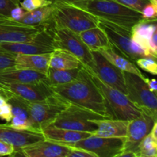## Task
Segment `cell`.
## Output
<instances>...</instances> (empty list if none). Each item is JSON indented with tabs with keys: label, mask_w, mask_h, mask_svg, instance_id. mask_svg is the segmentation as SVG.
Listing matches in <instances>:
<instances>
[{
	"label": "cell",
	"mask_w": 157,
	"mask_h": 157,
	"mask_svg": "<svg viewBox=\"0 0 157 157\" xmlns=\"http://www.w3.org/2000/svg\"><path fill=\"white\" fill-rule=\"evenodd\" d=\"M156 122L151 117L143 112L136 119L129 121L124 152H133L136 154L140 142L150 133Z\"/></svg>",
	"instance_id": "obj_15"
},
{
	"label": "cell",
	"mask_w": 157,
	"mask_h": 157,
	"mask_svg": "<svg viewBox=\"0 0 157 157\" xmlns=\"http://www.w3.org/2000/svg\"><path fill=\"white\" fill-rule=\"evenodd\" d=\"M43 26H30L14 21L10 17L0 15V44L30 41Z\"/></svg>",
	"instance_id": "obj_13"
},
{
	"label": "cell",
	"mask_w": 157,
	"mask_h": 157,
	"mask_svg": "<svg viewBox=\"0 0 157 157\" xmlns=\"http://www.w3.org/2000/svg\"><path fill=\"white\" fill-rule=\"evenodd\" d=\"M51 53L36 55H17L15 58V69H27L46 74L49 69Z\"/></svg>",
	"instance_id": "obj_22"
},
{
	"label": "cell",
	"mask_w": 157,
	"mask_h": 157,
	"mask_svg": "<svg viewBox=\"0 0 157 157\" xmlns=\"http://www.w3.org/2000/svg\"><path fill=\"white\" fill-rule=\"evenodd\" d=\"M0 94H3V93L1 91V90H0ZM3 95H4V94H3ZM5 98H6V97H5Z\"/></svg>",
	"instance_id": "obj_46"
},
{
	"label": "cell",
	"mask_w": 157,
	"mask_h": 157,
	"mask_svg": "<svg viewBox=\"0 0 157 157\" xmlns=\"http://www.w3.org/2000/svg\"><path fill=\"white\" fill-rule=\"evenodd\" d=\"M54 48L67 51L75 55L87 70L94 71L92 52L80 38L79 35L66 29H52Z\"/></svg>",
	"instance_id": "obj_9"
},
{
	"label": "cell",
	"mask_w": 157,
	"mask_h": 157,
	"mask_svg": "<svg viewBox=\"0 0 157 157\" xmlns=\"http://www.w3.org/2000/svg\"><path fill=\"white\" fill-rule=\"evenodd\" d=\"M9 156V157H12V156Z\"/></svg>",
	"instance_id": "obj_47"
},
{
	"label": "cell",
	"mask_w": 157,
	"mask_h": 157,
	"mask_svg": "<svg viewBox=\"0 0 157 157\" xmlns=\"http://www.w3.org/2000/svg\"><path fill=\"white\" fill-rule=\"evenodd\" d=\"M136 156V157H157V140L149 133L140 144Z\"/></svg>",
	"instance_id": "obj_28"
},
{
	"label": "cell",
	"mask_w": 157,
	"mask_h": 157,
	"mask_svg": "<svg viewBox=\"0 0 157 157\" xmlns=\"http://www.w3.org/2000/svg\"><path fill=\"white\" fill-rule=\"evenodd\" d=\"M66 157H98L96 155L87 150H81V149L71 148L70 152Z\"/></svg>",
	"instance_id": "obj_38"
},
{
	"label": "cell",
	"mask_w": 157,
	"mask_h": 157,
	"mask_svg": "<svg viewBox=\"0 0 157 157\" xmlns=\"http://www.w3.org/2000/svg\"><path fill=\"white\" fill-rule=\"evenodd\" d=\"M150 3L152 4H154V5H157V0H150Z\"/></svg>",
	"instance_id": "obj_45"
},
{
	"label": "cell",
	"mask_w": 157,
	"mask_h": 157,
	"mask_svg": "<svg viewBox=\"0 0 157 157\" xmlns=\"http://www.w3.org/2000/svg\"><path fill=\"white\" fill-rule=\"evenodd\" d=\"M142 19L156 20L157 16V5L149 3L143 9L141 12Z\"/></svg>",
	"instance_id": "obj_34"
},
{
	"label": "cell",
	"mask_w": 157,
	"mask_h": 157,
	"mask_svg": "<svg viewBox=\"0 0 157 157\" xmlns=\"http://www.w3.org/2000/svg\"><path fill=\"white\" fill-rule=\"evenodd\" d=\"M52 2H61V3H67V4H73L77 2L84 1V0H50Z\"/></svg>",
	"instance_id": "obj_41"
},
{
	"label": "cell",
	"mask_w": 157,
	"mask_h": 157,
	"mask_svg": "<svg viewBox=\"0 0 157 157\" xmlns=\"http://www.w3.org/2000/svg\"><path fill=\"white\" fill-rule=\"evenodd\" d=\"M102 118L104 117L87 109L69 104V105L57 116L52 124L58 128L74 131L87 132L92 134L98 128V126L93 121Z\"/></svg>",
	"instance_id": "obj_6"
},
{
	"label": "cell",
	"mask_w": 157,
	"mask_h": 157,
	"mask_svg": "<svg viewBox=\"0 0 157 157\" xmlns=\"http://www.w3.org/2000/svg\"><path fill=\"white\" fill-rule=\"evenodd\" d=\"M94 64L95 75L106 84L127 94L124 71L107 61L100 52H91Z\"/></svg>",
	"instance_id": "obj_14"
},
{
	"label": "cell",
	"mask_w": 157,
	"mask_h": 157,
	"mask_svg": "<svg viewBox=\"0 0 157 157\" xmlns=\"http://www.w3.org/2000/svg\"><path fill=\"white\" fill-rule=\"evenodd\" d=\"M46 81V74L27 69L0 71V84H35Z\"/></svg>",
	"instance_id": "obj_18"
},
{
	"label": "cell",
	"mask_w": 157,
	"mask_h": 157,
	"mask_svg": "<svg viewBox=\"0 0 157 157\" xmlns=\"http://www.w3.org/2000/svg\"><path fill=\"white\" fill-rule=\"evenodd\" d=\"M98 126L97 130L91 135L100 137H125L129 121L123 120L102 119L94 120Z\"/></svg>",
	"instance_id": "obj_21"
},
{
	"label": "cell",
	"mask_w": 157,
	"mask_h": 157,
	"mask_svg": "<svg viewBox=\"0 0 157 157\" xmlns=\"http://www.w3.org/2000/svg\"><path fill=\"white\" fill-rule=\"evenodd\" d=\"M87 71L104 97L111 119L130 121L136 119L142 113L130 102L125 94L106 84L92 71Z\"/></svg>",
	"instance_id": "obj_4"
},
{
	"label": "cell",
	"mask_w": 157,
	"mask_h": 157,
	"mask_svg": "<svg viewBox=\"0 0 157 157\" xmlns=\"http://www.w3.org/2000/svg\"><path fill=\"white\" fill-rule=\"evenodd\" d=\"M54 9L55 6L52 3L49 6L26 12L25 15L18 21V22L30 26H49Z\"/></svg>",
	"instance_id": "obj_26"
},
{
	"label": "cell",
	"mask_w": 157,
	"mask_h": 157,
	"mask_svg": "<svg viewBox=\"0 0 157 157\" xmlns=\"http://www.w3.org/2000/svg\"><path fill=\"white\" fill-rule=\"evenodd\" d=\"M115 157H136V156L133 152H123L122 153L117 155Z\"/></svg>",
	"instance_id": "obj_42"
},
{
	"label": "cell",
	"mask_w": 157,
	"mask_h": 157,
	"mask_svg": "<svg viewBox=\"0 0 157 157\" xmlns=\"http://www.w3.org/2000/svg\"><path fill=\"white\" fill-rule=\"evenodd\" d=\"M146 83L147 84L149 89L151 90L152 92H153L154 94H156V90H157V83L155 78H152V79H147Z\"/></svg>",
	"instance_id": "obj_40"
},
{
	"label": "cell",
	"mask_w": 157,
	"mask_h": 157,
	"mask_svg": "<svg viewBox=\"0 0 157 157\" xmlns=\"http://www.w3.org/2000/svg\"><path fill=\"white\" fill-rule=\"evenodd\" d=\"M15 152V148L10 144L0 140V156H9Z\"/></svg>",
	"instance_id": "obj_37"
},
{
	"label": "cell",
	"mask_w": 157,
	"mask_h": 157,
	"mask_svg": "<svg viewBox=\"0 0 157 157\" xmlns=\"http://www.w3.org/2000/svg\"><path fill=\"white\" fill-rule=\"evenodd\" d=\"M98 27L104 31L112 46L128 60L136 61L139 58H148L144 51L133 42L131 30L101 18H98Z\"/></svg>",
	"instance_id": "obj_7"
},
{
	"label": "cell",
	"mask_w": 157,
	"mask_h": 157,
	"mask_svg": "<svg viewBox=\"0 0 157 157\" xmlns=\"http://www.w3.org/2000/svg\"><path fill=\"white\" fill-rule=\"evenodd\" d=\"M52 3L50 0H23L20 2L19 6L27 12H30L43 6H49Z\"/></svg>",
	"instance_id": "obj_31"
},
{
	"label": "cell",
	"mask_w": 157,
	"mask_h": 157,
	"mask_svg": "<svg viewBox=\"0 0 157 157\" xmlns=\"http://www.w3.org/2000/svg\"><path fill=\"white\" fill-rule=\"evenodd\" d=\"M43 140L44 138L41 133L18 130L11 127L9 124H0V140L12 144L15 148V152Z\"/></svg>",
	"instance_id": "obj_16"
},
{
	"label": "cell",
	"mask_w": 157,
	"mask_h": 157,
	"mask_svg": "<svg viewBox=\"0 0 157 157\" xmlns=\"http://www.w3.org/2000/svg\"><path fill=\"white\" fill-rule=\"evenodd\" d=\"M71 148L62 144L43 140L19 150L24 157H66Z\"/></svg>",
	"instance_id": "obj_17"
},
{
	"label": "cell",
	"mask_w": 157,
	"mask_h": 157,
	"mask_svg": "<svg viewBox=\"0 0 157 157\" xmlns=\"http://www.w3.org/2000/svg\"><path fill=\"white\" fill-rule=\"evenodd\" d=\"M156 32H157L156 19H142L131 29L132 41L144 51L148 58H153L149 50V41Z\"/></svg>",
	"instance_id": "obj_20"
},
{
	"label": "cell",
	"mask_w": 157,
	"mask_h": 157,
	"mask_svg": "<svg viewBox=\"0 0 157 157\" xmlns=\"http://www.w3.org/2000/svg\"><path fill=\"white\" fill-rule=\"evenodd\" d=\"M98 52H100L107 61H110L112 64L116 66L117 67L121 69L122 71L134 74V75H137L140 78H142L145 82L148 79V78L146 75H144L140 71V70L138 67H136V66L133 63H132L130 60L126 58L124 56L118 55L114 51L113 47L102 49Z\"/></svg>",
	"instance_id": "obj_24"
},
{
	"label": "cell",
	"mask_w": 157,
	"mask_h": 157,
	"mask_svg": "<svg viewBox=\"0 0 157 157\" xmlns=\"http://www.w3.org/2000/svg\"><path fill=\"white\" fill-rule=\"evenodd\" d=\"M114 1L140 13L143 9L150 2V0H114Z\"/></svg>",
	"instance_id": "obj_32"
},
{
	"label": "cell",
	"mask_w": 157,
	"mask_h": 157,
	"mask_svg": "<svg viewBox=\"0 0 157 157\" xmlns=\"http://www.w3.org/2000/svg\"><path fill=\"white\" fill-rule=\"evenodd\" d=\"M136 64L145 71L149 72L151 75H157V64L155 58H141L136 60Z\"/></svg>",
	"instance_id": "obj_30"
},
{
	"label": "cell",
	"mask_w": 157,
	"mask_h": 157,
	"mask_svg": "<svg viewBox=\"0 0 157 157\" xmlns=\"http://www.w3.org/2000/svg\"><path fill=\"white\" fill-rule=\"evenodd\" d=\"M56 94L45 100L36 102L27 101L28 110L32 126L37 132L41 133V128L51 125L58 114L69 105Z\"/></svg>",
	"instance_id": "obj_8"
},
{
	"label": "cell",
	"mask_w": 157,
	"mask_h": 157,
	"mask_svg": "<svg viewBox=\"0 0 157 157\" xmlns=\"http://www.w3.org/2000/svg\"><path fill=\"white\" fill-rule=\"evenodd\" d=\"M124 143L125 137H100L90 135L78 142L62 145L87 150L98 157H115L124 152Z\"/></svg>",
	"instance_id": "obj_11"
},
{
	"label": "cell",
	"mask_w": 157,
	"mask_h": 157,
	"mask_svg": "<svg viewBox=\"0 0 157 157\" xmlns=\"http://www.w3.org/2000/svg\"><path fill=\"white\" fill-rule=\"evenodd\" d=\"M0 157H1V156H0Z\"/></svg>",
	"instance_id": "obj_48"
},
{
	"label": "cell",
	"mask_w": 157,
	"mask_h": 157,
	"mask_svg": "<svg viewBox=\"0 0 157 157\" xmlns=\"http://www.w3.org/2000/svg\"><path fill=\"white\" fill-rule=\"evenodd\" d=\"M9 124L10 125L11 127H12L13 129H15V130L37 132L33 127V126H32L30 120L18 117H12V120H11ZM38 133H39V132H38Z\"/></svg>",
	"instance_id": "obj_29"
},
{
	"label": "cell",
	"mask_w": 157,
	"mask_h": 157,
	"mask_svg": "<svg viewBox=\"0 0 157 157\" xmlns=\"http://www.w3.org/2000/svg\"><path fill=\"white\" fill-rule=\"evenodd\" d=\"M15 55L0 53V71L15 68Z\"/></svg>",
	"instance_id": "obj_33"
},
{
	"label": "cell",
	"mask_w": 157,
	"mask_h": 157,
	"mask_svg": "<svg viewBox=\"0 0 157 157\" xmlns=\"http://www.w3.org/2000/svg\"><path fill=\"white\" fill-rule=\"evenodd\" d=\"M11 1H12V2L15 3L16 6H19V3H20V2H21L20 0H11Z\"/></svg>",
	"instance_id": "obj_44"
},
{
	"label": "cell",
	"mask_w": 157,
	"mask_h": 157,
	"mask_svg": "<svg viewBox=\"0 0 157 157\" xmlns=\"http://www.w3.org/2000/svg\"><path fill=\"white\" fill-rule=\"evenodd\" d=\"M12 118V106L8 101L4 104L0 105V119L4 120L7 123H9Z\"/></svg>",
	"instance_id": "obj_35"
},
{
	"label": "cell",
	"mask_w": 157,
	"mask_h": 157,
	"mask_svg": "<svg viewBox=\"0 0 157 157\" xmlns=\"http://www.w3.org/2000/svg\"><path fill=\"white\" fill-rule=\"evenodd\" d=\"M55 9L51 18L52 29H66L79 35L98 26V18L71 4L52 2Z\"/></svg>",
	"instance_id": "obj_3"
},
{
	"label": "cell",
	"mask_w": 157,
	"mask_h": 157,
	"mask_svg": "<svg viewBox=\"0 0 157 157\" xmlns=\"http://www.w3.org/2000/svg\"><path fill=\"white\" fill-rule=\"evenodd\" d=\"M124 82L128 99L141 112L157 121L156 94L149 89L147 84L137 75L124 71Z\"/></svg>",
	"instance_id": "obj_5"
},
{
	"label": "cell",
	"mask_w": 157,
	"mask_h": 157,
	"mask_svg": "<svg viewBox=\"0 0 157 157\" xmlns=\"http://www.w3.org/2000/svg\"><path fill=\"white\" fill-rule=\"evenodd\" d=\"M54 49L52 28L49 26H43L41 31L30 41L0 44V53L11 55L52 53Z\"/></svg>",
	"instance_id": "obj_10"
},
{
	"label": "cell",
	"mask_w": 157,
	"mask_h": 157,
	"mask_svg": "<svg viewBox=\"0 0 157 157\" xmlns=\"http://www.w3.org/2000/svg\"><path fill=\"white\" fill-rule=\"evenodd\" d=\"M0 90L6 100L14 95L29 102L44 101L55 94L46 81L35 84H0Z\"/></svg>",
	"instance_id": "obj_12"
},
{
	"label": "cell",
	"mask_w": 157,
	"mask_h": 157,
	"mask_svg": "<svg viewBox=\"0 0 157 157\" xmlns=\"http://www.w3.org/2000/svg\"><path fill=\"white\" fill-rule=\"evenodd\" d=\"M79 36L91 52H99L102 49L113 47L104 31L98 26L81 32Z\"/></svg>",
	"instance_id": "obj_23"
},
{
	"label": "cell",
	"mask_w": 157,
	"mask_h": 157,
	"mask_svg": "<svg viewBox=\"0 0 157 157\" xmlns=\"http://www.w3.org/2000/svg\"><path fill=\"white\" fill-rule=\"evenodd\" d=\"M41 132L44 140L60 144H73L85 139L91 135V133L87 132L74 131V130L58 128L52 124L41 128Z\"/></svg>",
	"instance_id": "obj_19"
},
{
	"label": "cell",
	"mask_w": 157,
	"mask_h": 157,
	"mask_svg": "<svg viewBox=\"0 0 157 157\" xmlns=\"http://www.w3.org/2000/svg\"><path fill=\"white\" fill-rule=\"evenodd\" d=\"M80 69L81 67L67 70L49 68L46 73V82L50 87L67 84L76 79Z\"/></svg>",
	"instance_id": "obj_27"
},
{
	"label": "cell",
	"mask_w": 157,
	"mask_h": 157,
	"mask_svg": "<svg viewBox=\"0 0 157 157\" xmlns=\"http://www.w3.org/2000/svg\"><path fill=\"white\" fill-rule=\"evenodd\" d=\"M74 6L89 12L98 18L131 30L142 20V15L123 6L114 0H84L73 3Z\"/></svg>",
	"instance_id": "obj_2"
},
{
	"label": "cell",
	"mask_w": 157,
	"mask_h": 157,
	"mask_svg": "<svg viewBox=\"0 0 157 157\" xmlns=\"http://www.w3.org/2000/svg\"><path fill=\"white\" fill-rule=\"evenodd\" d=\"M150 134L151 135L153 138H155V139L157 140V124H156V122L153 124V128H152L151 131H150Z\"/></svg>",
	"instance_id": "obj_43"
},
{
	"label": "cell",
	"mask_w": 157,
	"mask_h": 157,
	"mask_svg": "<svg viewBox=\"0 0 157 157\" xmlns=\"http://www.w3.org/2000/svg\"><path fill=\"white\" fill-rule=\"evenodd\" d=\"M82 65V63L75 55L64 49L55 48L51 53L49 68L67 70L80 68Z\"/></svg>",
	"instance_id": "obj_25"
},
{
	"label": "cell",
	"mask_w": 157,
	"mask_h": 157,
	"mask_svg": "<svg viewBox=\"0 0 157 157\" xmlns=\"http://www.w3.org/2000/svg\"><path fill=\"white\" fill-rule=\"evenodd\" d=\"M26 12H27V11L23 9L21 6H16V7L14 8V9L11 11L10 18H12V20H14V21H18L20 19H21V18H23V16H24L25 15Z\"/></svg>",
	"instance_id": "obj_39"
},
{
	"label": "cell",
	"mask_w": 157,
	"mask_h": 157,
	"mask_svg": "<svg viewBox=\"0 0 157 157\" xmlns=\"http://www.w3.org/2000/svg\"><path fill=\"white\" fill-rule=\"evenodd\" d=\"M51 88L54 93L70 104L111 119L104 97L83 65L76 79Z\"/></svg>",
	"instance_id": "obj_1"
},
{
	"label": "cell",
	"mask_w": 157,
	"mask_h": 157,
	"mask_svg": "<svg viewBox=\"0 0 157 157\" xmlns=\"http://www.w3.org/2000/svg\"><path fill=\"white\" fill-rule=\"evenodd\" d=\"M16 5L11 0H0V15L10 17V12Z\"/></svg>",
	"instance_id": "obj_36"
}]
</instances>
